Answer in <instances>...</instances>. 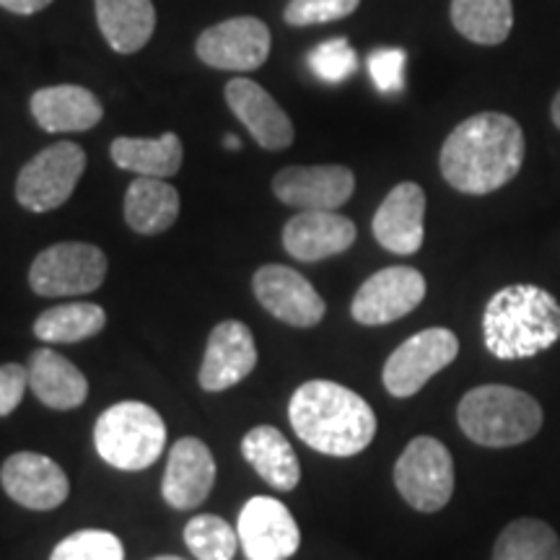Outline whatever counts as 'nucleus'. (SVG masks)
<instances>
[{
    "instance_id": "obj_39",
    "label": "nucleus",
    "mask_w": 560,
    "mask_h": 560,
    "mask_svg": "<svg viewBox=\"0 0 560 560\" xmlns=\"http://www.w3.org/2000/svg\"><path fill=\"white\" fill-rule=\"evenodd\" d=\"M151 560H185V558H177V556H159V558H151Z\"/></svg>"
},
{
    "instance_id": "obj_17",
    "label": "nucleus",
    "mask_w": 560,
    "mask_h": 560,
    "mask_svg": "<svg viewBox=\"0 0 560 560\" xmlns=\"http://www.w3.org/2000/svg\"><path fill=\"white\" fill-rule=\"evenodd\" d=\"M215 482V459L200 439L185 436L172 446L161 495L177 511L198 509Z\"/></svg>"
},
{
    "instance_id": "obj_2",
    "label": "nucleus",
    "mask_w": 560,
    "mask_h": 560,
    "mask_svg": "<svg viewBox=\"0 0 560 560\" xmlns=\"http://www.w3.org/2000/svg\"><path fill=\"white\" fill-rule=\"evenodd\" d=\"M289 420L296 436L327 457H355L376 436L371 405L330 380H312L293 392Z\"/></svg>"
},
{
    "instance_id": "obj_13",
    "label": "nucleus",
    "mask_w": 560,
    "mask_h": 560,
    "mask_svg": "<svg viewBox=\"0 0 560 560\" xmlns=\"http://www.w3.org/2000/svg\"><path fill=\"white\" fill-rule=\"evenodd\" d=\"M236 532L247 560H289L301 545L299 524L289 506L268 495L244 503Z\"/></svg>"
},
{
    "instance_id": "obj_9",
    "label": "nucleus",
    "mask_w": 560,
    "mask_h": 560,
    "mask_svg": "<svg viewBox=\"0 0 560 560\" xmlns=\"http://www.w3.org/2000/svg\"><path fill=\"white\" fill-rule=\"evenodd\" d=\"M459 353L457 335L446 327H431L412 335L384 363V387L392 397H412L429 380L454 363Z\"/></svg>"
},
{
    "instance_id": "obj_25",
    "label": "nucleus",
    "mask_w": 560,
    "mask_h": 560,
    "mask_svg": "<svg viewBox=\"0 0 560 560\" xmlns=\"http://www.w3.org/2000/svg\"><path fill=\"white\" fill-rule=\"evenodd\" d=\"M179 219V192L170 182L136 177L125 195V221L136 234H164Z\"/></svg>"
},
{
    "instance_id": "obj_10",
    "label": "nucleus",
    "mask_w": 560,
    "mask_h": 560,
    "mask_svg": "<svg viewBox=\"0 0 560 560\" xmlns=\"http://www.w3.org/2000/svg\"><path fill=\"white\" fill-rule=\"evenodd\" d=\"M425 299V278L416 268H384L361 283L355 291L350 314L359 325L380 327L397 322L405 314L418 310L420 301Z\"/></svg>"
},
{
    "instance_id": "obj_18",
    "label": "nucleus",
    "mask_w": 560,
    "mask_h": 560,
    "mask_svg": "<svg viewBox=\"0 0 560 560\" xmlns=\"http://www.w3.org/2000/svg\"><path fill=\"white\" fill-rule=\"evenodd\" d=\"M355 223L335 210H301L285 223L283 247L301 262H319L353 247Z\"/></svg>"
},
{
    "instance_id": "obj_16",
    "label": "nucleus",
    "mask_w": 560,
    "mask_h": 560,
    "mask_svg": "<svg viewBox=\"0 0 560 560\" xmlns=\"http://www.w3.org/2000/svg\"><path fill=\"white\" fill-rule=\"evenodd\" d=\"M257 346L255 335L244 322L226 319L208 335L206 355L200 366V387L206 392H223L255 371Z\"/></svg>"
},
{
    "instance_id": "obj_4",
    "label": "nucleus",
    "mask_w": 560,
    "mask_h": 560,
    "mask_svg": "<svg viewBox=\"0 0 560 560\" xmlns=\"http://www.w3.org/2000/svg\"><path fill=\"white\" fill-rule=\"evenodd\" d=\"M457 423L475 444L506 450L537 436L542 408L527 392L506 384H482L459 400Z\"/></svg>"
},
{
    "instance_id": "obj_38",
    "label": "nucleus",
    "mask_w": 560,
    "mask_h": 560,
    "mask_svg": "<svg viewBox=\"0 0 560 560\" xmlns=\"http://www.w3.org/2000/svg\"><path fill=\"white\" fill-rule=\"evenodd\" d=\"M240 138H236V136H226V149L229 151H236V149H240Z\"/></svg>"
},
{
    "instance_id": "obj_32",
    "label": "nucleus",
    "mask_w": 560,
    "mask_h": 560,
    "mask_svg": "<svg viewBox=\"0 0 560 560\" xmlns=\"http://www.w3.org/2000/svg\"><path fill=\"white\" fill-rule=\"evenodd\" d=\"M312 73L325 83H342L359 68V55L348 45V39H327L310 52Z\"/></svg>"
},
{
    "instance_id": "obj_30",
    "label": "nucleus",
    "mask_w": 560,
    "mask_h": 560,
    "mask_svg": "<svg viewBox=\"0 0 560 560\" xmlns=\"http://www.w3.org/2000/svg\"><path fill=\"white\" fill-rule=\"evenodd\" d=\"M185 545L198 560H234L240 532L215 514H200L187 522Z\"/></svg>"
},
{
    "instance_id": "obj_22",
    "label": "nucleus",
    "mask_w": 560,
    "mask_h": 560,
    "mask_svg": "<svg viewBox=\"0 0 560 560\" xmlns=\"http://www.w3.org/2000/svg\"><path fill=\"white\" fill-rule=\"evenodd\" d=\"M30 387L45 408L73 410L89 397V382L83 371L66 355L50 348L34 350L30 359Z\"/></svg>"
},
{
    "instance_id": "obj_5",
    "label": "nucleus",
    "mask_w": 560,
    "mask_h": 560,
    "mask_svg": "<svg viewBox=\"0 0 560 560\" xmlns=\"http://www.w3.org/2000/svg\"><path fill=\"white\" fill-rule=\"evenodd\" d=\"M94 444L109 467L125 472L145 470L164 452V418L145 402H117L96 420Z\"/></svg>"
},
{
    "instance_id": "obj_23",
    "label": "nucleus",
    "mask_w": 560,
    "mask_h": 560,
    "mask_svg": "<svg viewBox=\"0 0 560 560\" xmlns=\"http://www.w3.org/2000/svg\"><path fill=\"white\" fill-rule=\"evenodd\" d=\"M242 454L252 465V470L260 475L270 488L289 493V490L299 486V457L289 444V439L276 425H255L242 439Z\"/></svg>"
},
{
    "instance_id": "obj_34",
    "label": "nucleus",
    "mask_w": 560,
    "mask_h": 560,
    "mask_svg": "<svg viewBox=\"0 0 560 560\" xmlns=\"http://www.w3.org/2000/svg\"><path fill=\"white\" fill-rule=\"evenodd\" d=\"M369 73L382 94H395L405 86V62L408 55L400 47H382L369 55Z\"/></svg>"
},
{
    "instance_id": "obj_8",
    "label": "nucleus",
    "mask_w": 560,
    "mask_h": 560,
    "mask_svg": "<svg viewBox=\"0 0 560 560\" xmlns=\"http://www.w3.org/2000/svg\"><path fill=\"white\" fill-rule=\"evenodd\" d=\"M86 172V151L62 140L26 161L16 179V200L32 213L60 208Z\"/></svg>"
},
{
    "instance_id": "obj_3",
    "label": "nucleus",
    "mask_w": 560,
    "mask_h": 560,
    "mask_svg": "<svg viewBox=\"0 0 560 560\" xmlns=\"http://www.w3.org/2000/svg\"><path fill=\"white\" fill-rule=\"evenodd\" d=\"M482 335L495 359H532L560 340V304L537 285H506L488 301Z\"/></svg>"
},
{
    "instance_id": "obj_21",
    "label": "nucleus",
    "mask_w": 560,
    "mask_h": 560,
    "mask_svg": "<svg viewBox=\"0 0 560 560\" xmlns=\"http://www.w3.org/2000/svg\"><path fill=\"white\" fill-rule=\"evenodd\" d=\"M32 115L47 132H86L102 122L104 109L89 89L66 83L34 91Z\"/></svg>"
},
{
    "instance_id": "obj_12",
    "label": "nucleus",
    "mask_w": 560,
    "mask_h": 560,
    "mask_svg": "<svg viewBox=\"0 0 560 560\" xmlns=\"http://www.w3.org/2000/svg\"><path fill=\"white\" fill-rule=\"evenodd\" d=\"M252 291L262 310L291 327L306 330L325 319V299L299 270L285 268V265H265L257 270L252 278Z\"/></svg>"
},
{
    "instance_id": "obj_14",
    "label": "nucleus",
    "mask_w": 560,
    "mask_h": 560,
    "mask_svg": "<svg viewBox=\"0 0 560 560\" xmlns=\"http://www.w3.org/2000/svg\"><path fill=\"white\" fill-rule=\"evenodd\" d=\"M0 486L19 506L52 511L66 503L70 480L58 462L37 452L11 454L0 467Z\"/></svg>"
},
{
    "instance_id": "obj_36",
    "label": "nucleus",
    "mask_w": 560,
    "mask_h": 560,
    "mask_svg": "<svg viewBox=\"0 0 560 560\" xmlns=\"http://www.w3.org/2000/svg\"><path fill=\"white\" fill-rule=\"evenodd\" d=\"M50 3L52 0H0V9L19 13V16H32V13H39Z\"/></svg>"
},
{
    "instance_id": "obj_20",
    "label": "nucleus",
    "mask_w": 560,
    "mask_h": 560,
    "mask_svg": "<svg viewBox=\"0 0 560 560\" xmlns=\"http://www.w3.org/2000/svg\"><path fill=\"white\" fill-rule=\"evenodd\" d=\"M423 219H425V192L416 182H402L392 187L376 210L374 229L376 242L395 255H416L423 247Z\"/></svg>"
},
{
    "instance_id": "obj_1",
    "label": "nucleus",
    "mask_w": 560,
    "mask_h": 560,
    "mask_svg": "<svg viewBox=\"0 0 560 560\" xmlns=\"http://www.w3.org/2000/svg\"><path fill=\"white\" fill-rule=\"evenodd\" d=\"M524 132L514 117L482 112L457 125L441 149V174L457 192L488 195L522 170Z\"/></svg>"
},
{
    "instance_id": "obj_6",
    "label": "nucleus",
    "mask_w": 560,
    "mask_h": 560,
    "mask_svg": "<svg viewBox=\"0 0 560 560\" xmlns=\"http://www.w3.org/2000/svg\"><path fill=\"white\" fill-rule=\"evenodd\" d=\"M395 486L405 503L423 514H436L454 493V459L433 436L412 439L395 465Z\"/></svg>"
},
{
    "instance_id": "obj_11",
    "label": "nucleus",
    "mask_w": 560,
    "mask_h": 560,
    "mask_svg": "<svg viewBox=\"0 0 560 560\" xmlns=\"http://www.w3.org/2000/svg\"><path fill=\"white\" fill-rule=\"evenodd\" d=\"M198 58L215 70L247 73L265 66L270 55V30L255 16H236L210 26L195 45Z\"/></svg>"
},
{
    "instance_id": "obj_31",
    "label": "nucleus",
    "mask_w": 560,
    "mask_h": 560,
    "mask_svg": "<svg viewBox=\"0 0 560 560\" xmlns=\"http://www.w3.org/2000/svg\"><path fill=\"white\" fill-rule=\"evenodd\" d=\"M50 560H125V548L107 529H79L55 545Z\"/></svg>"
},
{
    "instance_id": "obj_28",
    "label": "nucleus",
    "mask_w": 560,
    "mask_h": 560,
    "mask_svg": "<svg viewBox=\"0 0 560 560\" xmlns=\"http://www.w3.org/2000/svg\"><path fill=\"white\" fill-rule=\"evenodd\" d=\"M107 325V312L100 304H58L45 310L34 322V335L45 342H81L100 335Z\"/></svg>"
},
{
    "instance_id": "obj_19",
    "label": "nucleus",
    "mask_w": 560,
    "mask_h": 560,
    "mask_svg": "<svg viewBox=\"0 0 560 560\" xmlns=\"http://www.w3.org/2000/svg\"><path fill=\"white\" fill-rule=\"evenodd\" d=\"M226 102L249 136L268 151H283L293 143V122L260 83L234 79L226 83Z\"/></svg>"
},
{
    "instance_id": "obj_24",
    "label": "nucleus",
    "mask_w": 560,
    "mask_h": 560,
    "mask_svg": "<svg viewBox=\"0 0 560 560\" xmlns=\"http://www.w3.org/2000/svg\"><path fill=\"white\" fill-rule=\"evenodd\" d=\"M94 9L104 39L120 55L143 50L156 30L151 0H94Z\"/></svg>"
},
{
    "instance_id": "obj_26",
    "label": "nucleus",
    "mask_w": 560,
    "mask_h": 560,
    "mask_svg": "<svg viewBox=\"0 0 560 560\" xmlns=\"http://www.w3.org/2000/svg\"><path fill=\"white\" fill-rule=\"evenodd\" d=\"M109 156L125 172L138 177H174L182 166V140L174 132L159 138H117L112 140Z\"/></svg>"
},
{
    "instance_id": "obj_27",
    "label": "nucleus",
    "mask_w": 560,
    "mask_h": 560,
    "mask_svg": "<svg viewBox=\"0 0 560 560\" xmlns=\"http://www.w3.org/2000/svg\"><path fill=\"white\" fill-rule=\"evenodd\" d=\"M452 24L475 45H501L514 26L511 0H452Z\"/></svg>"
},
{
    "instance_id": "obj_33",
    "label": "nucleus",
    "mask_w": 560,
    "mask_h": 560,
    "mask_svg": "<svg viewBox=\"0 0 560 560\" xmlns=\"http://www.w3.org/2000/svg\"><path fill=\"white\" fill-rule=\"evenodd\" d=\"M361 0H291L285 5V21L291 26L330 24V21L346 19L359 9Z\"/></svg>"
},
{
    "instance_id": "obj_15",
    "label": "nucleus",
    "mask_w": 560,
    "mask_h": 560,
    "mask_svg": "<svg viewBox=\"0 0 560 560\" xmlns=\"http://www.w3.org/2000/svg\"><path fill=\"white\" fill-rule=\"evenodd\" d=\"M355 190V177L348 166H285L272 179V192L280 202L301 210H338Z\"/></svg>"
},
{
    "instance_id": "obj_7",
    "label": "nucleus",
    "mask_w": 560,
    "mask_h": 560,
    "mask_svg": "<svg viewBox=\"0 0 560 560\" xmlns=\"http://www.w3.org/2000/svg\"><path fill=\"white\" fill-rule=\"evenodd\" d=\"M107 278V255L94 244L60 242L42 249L30 268L37 296H81L96 291Z\"/></svg>"
},
{
    "instance_id": "obj_35",
    "label": "nucleus",
    "mask_w": 560,
    "mask_h": 560,
    "mask_svg": "<svg viewBox=\"0 0 560 560\" xmlns=\"http://www.w3.org/2000/svg\"><path fill=\"white\" fill-rule=\"evenodd\" d=\"M26 387H30V369L21 366V363L0 366V418L11 416L19 408Z\"/></svg>"
},
{
    "instance_id": "obj_29",
    "label": "nucleus",
    "mask_w": 560,
    "mask_h": 560,
    "mask_svg": "<svg viewBox=\"0 0 560 560\" xmlns=\"http://www.w3.org/2000/svg\"><path fill=\"white\" fill-rule=\"evenodd\" d=\"M493 560H560V540L550 524L516 520L495 540Z\"/></svg>"
},
{
    "instance_id": "obj_37",
    "label": "nucleus",
    "mask_w": 560,
    "mask_h": 560,
    "mask_svg": "<svg viewBox=\"0 0 560 560\" xmlns=\"http://www.w3.org/2000/svg\"><path fill=\"white\" fill-rule=\"evenodd\" d=\"M552 122H556L558 130H560V91H558L556 100H552Z\"/></svg>"
}]
</instances>
